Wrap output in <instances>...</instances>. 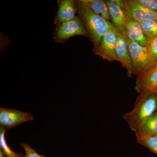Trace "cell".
<instances>
[{
  "mask_svg": "<svg viewBox=\"0 0 157 157\" xmlns=\"http://www.w3.org/2000/svg\"><path fill=\"white\" fill-rule=\"evenodd\" d=\"M0 157H6L1 149H0Z\"/></svg>",
  "mask_w": 157,
  "mask_h": 157,
  "instance_id": "44dd1931",
  "label": "cell"
},
{
  "mask_svg": "<svg viewBox=\"0 0 157 157\" xmlns=\"http://www.w3.org/2000/svg\"><path fill=\"white\" fill-rule=\"evenodd\" d=\"M137 142L157 155V135L136 137Z\"/></svg>",
  "mask_w": 157,
  "mask_h": 157,
  "instance_id": "ac0fdd59",
  "label": "cell"
},
{
  "mask_svg": "<svg viewBox=\"0 0 157 157\" xmlns=\"http://www.w3.org/2000/svg\"><path fill=\"white\" fill-rule=\"evenodd\" d=\"M125 37L129 52L132 57L134 75L138 76L147 61L148 56V47L140 45Z\"/></svg>",
  "mask_w": 157,
  "mask_h": 157,
  "instance_id": "52a82bcc",
  "label": "cell"
},
{
  "mask_svg": "<svg viewBox=\"0 0 157 157\" xmlns=\"http://www.w3.org/2000/svg\"><path fill=\"white\" fill-rule=\"evenodd\" d=\"M6 129L0 128V147L3 153L6 157H25V155L22 153H16L13 151L8 145L6 137Z\"/></svg>",
  "mask_w": 157,
  "mask_h": 157,
  "instance_id": "9a60e30c",
  "label": "cell"
},
{
  "mask_svg": "<svg viewBox=\"0 0 157 157\" xmlns=\"http://www.w3.org/2000/svg\"><path fill=\"white\" fill-rule=\"evenodd\" d=\"M77 13L82 21L94 44L93 50L98 48L101 39L111 28L113 24L109 21L93 12L82 0H76Z\"/></svg>",
  "mask_w": 157,
  "mask_h": 157,
  "instance_id": "7a4b0ae2",
  "label": "cell"
},
{
  "mask_svg": "<svg viewBox=\"0 0 157 157\" xmlns=\"http://www.w3.org/2000/svg\"><path fill=\"white\" fill-rule=\"evenodd\" d=\"M148 48V59L140 74L143 73L147 69H148L151 65L157 61V36L150 41Z\"/></svg>",
  "mask_w": 157,
  "mask_h": 157,
  "instance_id": "e0dca14e",
  "label": "cell"
},
{
  "mask_svg": "<svg viewBox=\"0 0 157 157\" xmlns=\"http://www.w3.org/2000/svg\"><path fill=\"white\" fill-rule=\"evenodd\" d=\"M135 89L137 93L157 92V61L137 76Z\"/></svg>",
  "mask_w": 157,
  "mask_h": 157,
  "instance_id": "8992f818",
  "label": "cell"
},
{
  "mask_svg": "<svg viewBox=\"0 0 157 157\" xmlns=\"http://www.w3.org/2000/svg\"><path fill=\"white\" fill-rule=\"evenodd\" d=\"M125 30L127 38L144 46L148 47L149 42L144 36L140 23L133 19L127 12Z\"/></svg>",
  "mask_w": 157,
  "mask_h": 157,
  "instance_id": "8fae6325",
  "label": "cell"
},
{
  "mask_svg": "<svg viewBox=\"0 0 157 157\" xmlns=\"http://www.w3.org/2000/svg\"><path fill=\"white\" fill-rule=\"evenodd\" d=\"M117 42V34L113 25L101 39L98 48L94 51L97 55L108 62L117 61L116 48Z\"/></svg>",
  "mask_w": 157,
  "mask_h": 157,
  "instance_id": "277c9868",
  "label": "cell"
},
{
  "mask_svg": "<svg viewBox=\"0 0 157 157\" xmlns=\"http://www.w3.org/2000/svg\"><path fill=\"white\" fill-rule=\"evenodd\" d=\"M116 29L117 34L116 48L117 59V61L121 63L122 67L126 70L128 76L132 78L134 75V69L128 46L125 37L116 28Z\"/></svg>",
  "mask_w": 157,
  "mask_h": 157,
  "instance_id": "ba28073f",
  "label": "cell"
},
{
  "mask_svg": "<svg viewBox=\"0 0 157 157\" xmlns=\"http://www.w3.org/2000/svg\"><path fill=\"white\" fill-rule=\"evenodd\" d=\"M144 36L149 42L157 36V21L146 20L140 23Z\"/></svg>",
  "mask_w": 157,
  "mask_h": 157,
  "instance_id": "2e32d148",
  "label": "cell"
},
{
  "mask_svg": "<svg viewBox=\"0 0 157 157\" xmlns=\"http://www.w3.org/2000/svg\"><path fill=\"white\" fill-rule=\"evenodd\" d=\"M135 135L136 137L157 135V110L135 133Z\"/></svg>",
  "mask_w": 157,
  "mask_h": 157,
  "instance_id": "5bb4252c",
  "label": "cell"
},
{
  "mask_svg": "<svg viewBox=\"0 0 157 157\" xmlns=\"http://www.w3.org/2000/svg\"><path fill=\"white\" fill-rule=\"evenodd\" d=\"M141 6L157 12V0H136Z\"/></svg>",
  "mask_w": 157,
  "mask_h": 157,
  "instance_id": "ffe728a7",
  "label": "cell"
},
{
  "mask_svg": "<svg viewBox=\"0 0 157 157\" xmlns=\"http://www.w3.org/2000/svg\"><path fill=\"white\" fill-rule=\"evenodd\" d=\"M34 120L31 113L4 107L0 108V126L7 131L23 123Z\"/></svg>",
  "mask_w": 157,
  "mask_h": 157,
  "instance_id": "5b68a950",
  "label": "cell"
},
{
  "mask_svg": "<svg viewBox=\"0 0 157 157\" xmlns=\"http://www.w3.org/2000/svg\"><path fill=\"white\" fill-rule=\"evenodd\" d=\"M57 3L58 9L54 21L55 28L74 19L77 13L76 2L74 0H59Z\"/></svg>",
  "mask_w": 157,
  "mask_h": 157,
  "instance_id": "30bf717a",
  "label": "cell"
},
{
  "mask_svg": "<svg viewBox=\"0 0 157 157\" xmlns=\"http://www.w3.org/2000/svg\"><path fill=\"white\" fill-rule=\"evenodd\" d=\"M124 9L131 17L138 22L146 20L157 21V12L141 6L136 0L125 1Z\"/></svg>",
  "mask_w": 157,
  "mask_h": 157,
  "instance_id": "9c48e42d",
  "label": "cell"
},
{
  "mask_svg": "<svg viewBox=\"0 0 157 157\" xmlns=\"http://www.w3.org/2000/svg\"><path fill=\"white\" fill-rule=\"evenodd\" d=\"M108 6V11L111 23L126 36L125 25L126 19V12L113 0L105 1Z\"/></svg>",
  "mask_w": 157,
  "mask_h": 157,
  "instance_id": "7c38bea8",
  "label": "cell"
},
{
  "mask_svg": "<svg viewBox=\"0 0 157 157\" xmlns=\"http://www.w3.org/2000/svg\"><path fill=\"white\" fill-rule=\"evenodd\" d=\"M139 94L133 109L123 115L124 120L135 133L157 110V92H145Z\"/></svg>",
  "mask_w": 157,
  "mask_h": 157,
  "instance_id": "6da1fadb",
  "label": "cell"
},
{
  "mask_svg": "<svg viewBox=\"0 0 157 157\" xmlns=\"http://www.w3.org/2000/svg\"><path fill=\"white\" fill-rule=\"evenodd\" d=\"M76 36H84L90 39L89 34L78 16L55 28L53 39L56 42L64 43L70 38Z\"/></svg>",
  "mask_w": 157,
  "mask_h": 157,
  "instance_id": "3957f363",
  "label": "cell"
},
{
  "mask_svg": "<svg viewBox=\"0 0 157 157\" xmlns=\"http://www.w3.org/2000/svg\"><path fill=\"white\" fill-rule=\"evenodd\" d=\"M82 2L95 14L107 20H110L108 6L105 1L103 0H82Z\"/></svg>",
  "mask_w": 157,
  "mask_h": 157,
  "instance_id": "4fadbf2b",
  "label": "cell"
},
{
  "mask_svg": "<svg viewBox=\"0 0 157 157\" xmlns=\"http://www.w3.org/2000/svg\"><path fill=\"white\" fill-rule=\"evenodd\" d=\"M21 146L25 151V157H45L44 155L39 154L28 144H21Z\"/></svg>",
  "mask_w": 157,
  "mask_h": 157,
  "instance_id": "d6986e66",
  "label": "cell"
}]
</instances>
